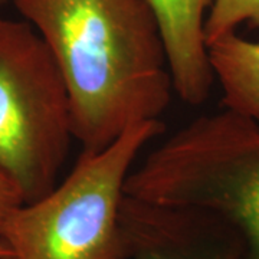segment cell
Wrapping results in <instances>:
<instances>
[{
    "instance_id": "8992f818",
    "label": "cell",
    "mask_w": 259,
    "mask_h": 259,
    "mask_svg": "<svg viewBox=\"0 0 259 259\" xmlns=\"http://www.w3.org/2000/svg\"><path fill=\"white\" fill-rule=\"evenodd\" d=\"M166 48L175 93L189 105L203 104L214 76L204 25L213 0H147Z\"/></svg>"
},
{
    "instance_id": "52a82bcc",
    "label": "cell",
    "mask_w": 259,
    "mask_h": 259,
    "mask_svg": "<svg viewBox=\"0 0 259 259\" xmlns=\"http://www.w3.org/2000/svg\"><path fill=\"white\" fill-rule=\"evenodd\" d=\"M207 52L225 108L259 125V40L231 32L210 42Z\"/></svg>"
},
{
    "instance_id": "8fae6325",
    "label": "cell",
    "mask_w": 259,
    "mask_h": 259,
    "mask_svg": "<svg viewBox=\"0 0 259 259\" xmlns=\"http://www.w3.org/2000/svg\"><path fill=\"white\" fill-rule=\"evenodd\" d=\"M8 0H0V5H3V3H6Z\"/></svg>"
},
{
    "instance_id": "30bf717a",
    "label": "cell",
    "mask_w": 259,
    "mask_h": 259,
    "mask_svg": "<svg viewBox=\"0 0 259 259\" xmlns=\"http://www.w3.org/2000/svg\"><path fill=\"white\" fill-rule=\"evenodd\" d=\"M9 258H10L9 248L3 243V241H0V259H9Z\"/></svg>"
},
{
    "instance_id": "3957f363",
    "label": "cell",
    "mask_w": 259,
    "mask_h": 259,
    "mask_svg": "<svg viewBox=\"0 0 259 259\" xmlns=\"http://www.w3.org/2000/svg\"><path fill=\"white\" fill-rule=\"evenodd\" d=\"M164 131L161 120L130 127L108 147L82 153L45 196L0 221L9 259H128L121 207L141 150Z\"/></svg>"
},
{
    "instance_id": "9c48e42d",
    "label": "cell",
    "mask_w": 259,
    "mask_h": 259,
    "mask_svg": "<svg viewBox=\"0 0 259 259\" xmlns=\"http://www.w3.org/2000/svg\"><path fill=\"white\" fill-rule=\"evenodd\" d=\"M22 203L23 199L16 186L0 173V221Z\"/></svg>"
},
{
    "instance_id": "6da1fadb",
    "label": "cell",
    "mask_w": 259,
    "mask_h": 259,
    "mask_svg": "<svg viewBox=\"0 0 259 259\" xmlns=\"http://www.w3.org/2000/svg\"><path fill=\"white\" fill-rule=\"evenodd\" d=\"M45 40L62 74L82 153L160 120L175 93L147 0H10Z\"/></svg>"
},
{
    "instance_id": "7a4b0ae2",
    "label": "cell",
    "mask_w": 259,
    "mask_h": 259,
    "mask_svg": "<svg viewBox=\"0 0 259 259\" xmlns=\"http://www.w3.org/2000/svg\"><path fill=\"white\" fill-rule=\"evenodd\" d=\"M125 194L218 214L259 259V125L226 108L194 118L131 170Z\"/></svg>"
},
{
    "instance_id": "5b68a950",
    "label": "cell",
    "mask_w": 259,
    "mask_h": 259,
    "mask_svg": "<svg viewBox=\"0 0 259 259\" xmlns=\"http://www.w3.org/2000/svg\"><path fill=\"white\" fill-rule=\"evenodd\" d=\"M121 219L128 259H245L241 233L213 213L125 194Z\"/></svg>"
},
{
    "instance_id": "277c9868",
    "label": "cell",
    "mask_w": 259,
    "mask_h": 259,
    "mask_svg": "<svg viewBox=\"0 0 259 259\" xmlns=\"http://www.w3.org/2000/svg\"><path fill=\"white\" fill-rule=\"evenodd\" d=\"M72 141L69 94L45 40L0 16V173L23 203L58 185Z\"/></svg>"
},
{
    "instance_id": "ba28073f",
    "label": "cell",
    "mask_w": 259,
    "mask_h": 259,
    "mask_svg": "<svg viewBox=\"0 0 259 259\" xmlns=\"http://www.w3.org/2000/svg\"><path fill=\"white\" fill-rule=\"evenodd\" d=\"M242 23H249L259 29V0H213L204 25L207 45L231 32H236Z\"/></svg>"
}]
</instances>
